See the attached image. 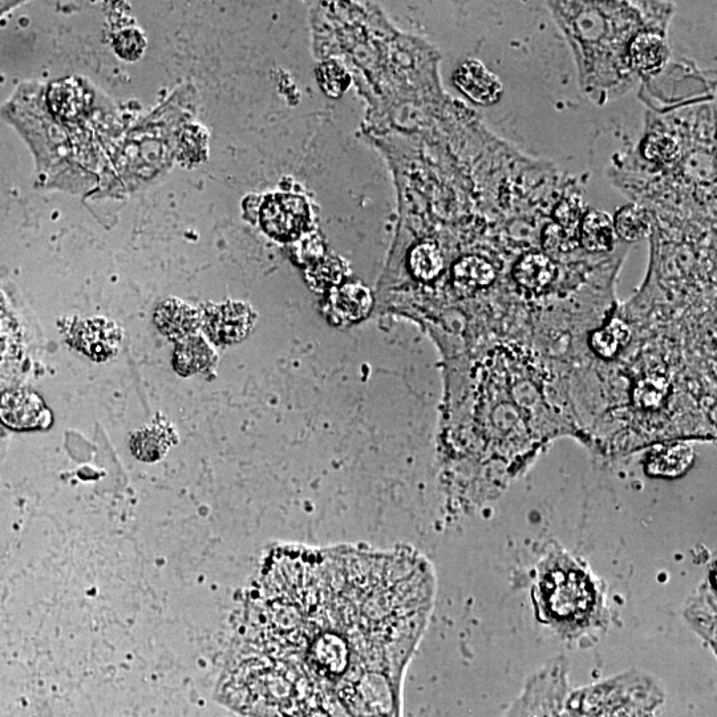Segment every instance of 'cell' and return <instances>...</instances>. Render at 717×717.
<instances>
[{"mask_svg":"<svg viewBox=\"0 0 717 717\" xmlns=\"http://www.w3.org/2000/svg\"><path fill=\"white\" fill-rule=\"evenodd\" d=\"M436 589L415 549L277 546L246 595L222 695L261 717H398Z\"/></svg>","mask_w":717,"mask_h":717,"instance_id":"1","label":"cell"},{"mask_svg":"<svg viewBox=\"0 0 717 717\" xmlns=\"http://www.w3.org/2000/svg\"><path fill=\"white\" fill-rule=\"evenodd\" d=\"M533 601L540 621L565 638L594 634L609 619L597 577L565 550H552L538 565Z\"/></svg>","mask_w":717,"mask_h":717,"instance_id":"2","label":"cell"},{"mask_svg":"<svg viewBox=\"0 0 717 717\" xmlns=\"http://www.w3.org/2000/svg\"><path fill=\"white\" fill-rule=\"evenodd\" d=\"M662 700L652 680L629 672L569 692L557 717H650Z\"/></svg>","mask_w":717,"mask_h":717,"instance_id":"3","label":"cell"},{"mask_svg":"<svg viewBox=\"0 0 717 717\" xmlns=\"http://www.w3.org/2000/svg\"><path fill=\"white\" fill-rule=\"evenodd\" d=\"M310 208L305 198L294 194H274L263 202L261 225L277 241H294L305 233Z\"/></svg>","mask_w":717,"mask_h":717,"instance_id":"4","label":"cell"},{"mask_svg":"<svg viewBox=\"0 0 717 717\" xmlns=\"http://www.w3.org/2000/svg\"><path fill=\"white\" fill-rule=\"evenodd\" d=\"M0 421L14 431H42L51 427L52 413L35 392L12 390L0 396Z\"/></svg>","mask_w":717,"mask_h":717,"instance_id":"5","label":"cell"},{"mask_svg":"<svg viewBox=\"0 0 717 717\" xmlns=\"http://www.w3.org/2000/svg\"><path fill=\"white\" fill-rule=\"evenodd\" d=\"M254 322L255 315L250 307L237 302L212 307L201 318L206 334L221 346L241 342L249 335Z\"/></svg>","mask_w":717,"mask_h":717,"instance_id":"6","label":"cell"},{"mask_svg":"<svg viewBox=\"0 0 717 717\" xmlns=\"http://www.w3.org/2000/svg\"><path fill=\"white\" fill-rule=\"evenodd\" d=\"M453 80L469 100L484 107L498 103L504 93L502 80L480 60L471 59L461 64Z\"/></svg>","mask_w":717,"mask_h":717,"instance_id":"7","label":"cell"},{"mask_svg":"<svg viewBox=\"0 0 717 717\" xmlns=\"http://www.w3.org/2000/svg\"><path fill=\"white\" fill-rule=\"evenodd\" d=\"M120 343V328L105 319L87 320L74 332L76 348L96 362L112 358L119 350Z\"/></svg>","mask_w":717,"mask_h":717,"instance_id":"8","label":"cell"},{"mask_svg":"<svg viewBox=\"0 0 717 717\" xmlns=\"http://www.w3.org/2000/svg\"><path fill=\"white\" fill-rule=\"evenodd\" d=\"M155 323L162 335L182 340L194 335L201 326V317L186 303L178 299H168L157 307Z\"/></svg>","mask_w":717,"mask_h":717,"instance_id":"9","label":"cell"},{"mask_svg":"<svg viewBox=\"0 0 717 717\" xmlns=\"http://www.w3.org/2000/svg\"><path fill=\"white\" fill-rule=\"evenodd\" d=\"M332 314L340 323H355L371 313L374 299L370 290L360 283H347L332 291Z\"/></svg>","mask_w":717,"mask_h":717,"instance_id":"10","label":"cell"},{"mask_svg":"<svg viewBox=\"0 0 717 717\" xmlns=\"http://www.w3.org/2000/svg\"><path fill=\"white\" fill-rule=\"evenodd\" d=\"M176 443V433L165 423L152 424L137 431L131 439V449L136 459L144 463H156Z\"/></svg>","mask_w":717,"mask_h":717,"instance_id":"11","label":"cell"},{"mask_svg":"<svg viewBox=\"0 0 717 717\" xmlns=\"http://www.w3.org/2000/svg\"><path fill=\"white\" fill-rule=\"evenodd\" d=\"M216 358L212 347L202 336L182 339L173 355V367L181 376H192L212 366Z\"/></svg>","mask_w":717,"mask_h":717,"instance_id":"12","label":"cell"},{"mask_svg":"<svg viewBox=\"0 0 717 717\" xmlns=\"http://www.w3.org/2000/svg\"><path fill=\"white\" fill-rule=\"evenodd\" d=\"M634 67L644 75L656 74L667 62L666 40L654 32H642L630 46Z\"/></svg>","mask_w":717,"mask_h":717,"instance_id":"13","label":"cell"},{"mask_svg":"<svg viewBox=\"0 0 717 717\" xmlns=\"http://www.w3.org/2000/svg\"><path fill=\"white\" fill-rule=\"evenodd\" d=\"M557 267L553 259L544 253H529L514 267V278L530 291H541L556 277Z\"/></svg>","mask_w":717,"mask_h":717,"instance_id":"14","label":"cell"},{"mask_svg":"<svg viewBox=\"0 0 717 717\" xmlns=\"http://www.w3.org/2000/svg\"><path fill=\"white\" fill-rule=\"evenodd\" d=\"M496 279V270L486 259L467 255L453 266V282L463 293L485 289Z\"/></svg>","mask_w":717,"mask_h":717,"instance_id":"15","label":"cell"},{"mask_svg":"<svg viewBox=\"0 0 717 717\" xmlns=\"http://www.w3.org/2000/svg\"><path fill=\"white\" fill-rule=\"evenodd\" d=\"M694 457V449L688 444L668 445L650 457L647 472L651 476L679 477L691 468Z\"/></svg>","mask_w":717,"mask_h":717,"instance_id":"16","label":"cell"},{"mask_svg":"<svg viewBox=\"0 0 717 717\" xmlns=\"http://www.w3.org/2000/svg\"><path fill=\"white\" fill-rule=\"evenodd\" d=\"M615 238L614 220L609 213L591 210L583 218L581 243L589 251H607L613 247Z\"/></svg>","mask_w":717,"mask_h":717,"instance_id":"17","label":"cell"},{"mask_svg":"<svg viewBox=\"0 0 717 717\" xmlns=\"http://www.w3.org/2000/svg\"><path fill=\"white\" fill-rule=\"evenodd\" d=\"M409 269L420 281H433L444 269L443 254L435 243L423 242L409 253Z\"/></svg>","mask_w":717,"mask_h":717,"instance_id":"18","label":"cell"},{"mask_svg":"<svg viewBox=\"0 0 717 717\" xmlns=\"http://www.w3.org/2000/svg\"><path fill=\"white\" fill-rule=\"evenodd\" d=\"M630 338L631 331L629 326L622 320L614 319L607 326L591 335L590 344L595 354L605 359H611L630 342Z\"/></svg>","mask_w":717,"mask_h":717,"instance_id":"19","label":"cell"},{"mask_svg":"<svg viewBox=\"0 0 717 717\" xmlns=\"http://www.w3.org/2000/svg\"><path fill=\"white\" fill-rule=\"evenodd\" d=\"M615 232L625 241L635 242L646 238L651 230V216L640 206H625L614 221Z\"/></svg>","mask_w":717,"mask_h":717,"instance_id":"20","label":"cell"},{"mask_svg":"<svg viewBox=\"0 0 717 717\" xmlns=\"http://www.w3.org/2000/svg\"><path fill=\"white\" fill-rule=\"evenodd\" d=\"M344 270H346V267H344L339 258L318 259L307 269L306 279L314 290L336 289L342 282Z\"/></svg>","mask_w":717,"mask_h":717,"instance_id":"21","label":"cell"},{"mask_svg":"<svg viewBox=\"0 0 717 717\" xmlns=\"http://www.w3.org/2000/svg\"><path fill=\"white\" fill-rule=\"evenodd\" d=\"M670 394V383L662 375H648L640 379L634 387V404L640 409H658L662 407Z\"/></svg>","mask_w":717,"mask_h":717,"instance_id":"22","label":"cell"},{"mask_svg":"<svg viewBox=\"0 0 717 717\" xmlns=\"http://www.w3.org/2000/svg\"><path fill=\"white\" fill-rule=\"evenodd\" d=\"M317 80L324 95L331 99L342 97L351 84L350 74L335 60L320 64L317 70Z\"/></svg>","mask_w":717,"mask_h":717,"instance_id":"23","label":"cell"},{"mask_svg":"<svg viewBox=\"0 0 717 717\" xmlns=\"http://www.w3.org/2000/svg\"><path fill=\"white\" fill-rule=\"evenodd\" d=\"M643 153L646 159L658 164H670L678 159L680 148L678 141L666 133H656L647 137L643 145Z\"/></svg>","mask_w":717,"mask_h":717,"instance_id":"24","label":"cell"},{"mask_svg":"<svg viewBox=\"0 0 717 717\" xmlns=\"http://www.w3.org/2000/svg\"><path fill=\"white\" fill-rule=\"evenodd\" d=\"M570 229L563 228L561 225H550L546 229L544 236V246L549 253H569L577 246V241Z\"/></svg>","mask_w":717,"mask_h":717,"instance_id":"25","label":"cell"}]
</instances>
